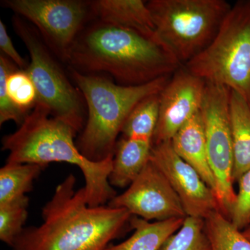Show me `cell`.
<instances>
[{"label":"cell","mask_w":250,"mask_h":250,"mask_svg":"<svg viewBox=\"0 0 250 250\" xmlns=\"http://www.w3.org/2000/svg\"><path fill=\"white\" fill-rule=\"evenodd\" d=\"M153 143L123 137L116 143L109 176L112 187L131 185L149 161Z\"/></svg>","instance_id":"cell-16"},{"label":"cell","mask_w":250,"mask_h":250,"mask_svg":"<svg viewBox=\"0 0 250 250\" xmlns=\"http://www.w3.org/2000/svg\"><path fill=\"white\" fill-rule=\"evenodd\" d=\"M45 168L38 164L6 162L0 169V205L25 196Z\"/></svg>","instance_id":"cell-19"},{"label":"cell","mask_w":250,"mask_h":250,"mask_svg":"<svg viewBox=\"0 0 250 250\" xmlns=\"http://www.w3.org/2000/svg\"><path fill=\"white\" fill-rule=\"evenodd\" d=\"M184 67L207 83L237 92L250 104V0L231 6L210 45Z\"/></svg>","instance_id":"cell-6"},{"label":"cell","mask_w":250,"mask_h":250,"mask_svg":"<svg viewBox=\"0 0 250 250\" xmlns=\"http://www.w3.org/2000/svg\"><path fill=\"white\" fill-rule=\"evenodd\" d=\"M185 218L150 221L132 215L129 225L134 233L119 244L111 243L105 250H159L171 236L182 228Z\"/></svg>","instance_id":"cell-17"},{"label":"cell","mask_w":250,"mask_h":250,"mask_svg":"<svg viewBox=\"0 0 250 250\" xmlns=\"http://www.w3.org/2000/svg\"><path fill=\"white\" fill-rule=\"evenodd\" d=\"M0 49L1 54L9 59L18 68L26 70L28 65L27 62L15 48L2 21H0Z\"/></svg>","instance_id":"cell-25"},{"label":"cell","mask_w":250,"mask_h":250,"mask_svg":"<svg viewBox=\"0 0 250 250\" xmlns=\"http://www.w3.org/2000/svg\"><path fill=\"white\" fill-rule=\"evenodd\" d=\"M207 82L179 67L161 92L159 116L153 145L172 141L174 135L200 111Z\"/></svg>","instance_id":"cell-12"},{"label":"cell","mask_w":250,"mask_h":250,"mask_svg":"<svg viewBox=\"0 0 250 250\" xmlns=\"http://www.w3.org/2000/svg\"><path fill=\"white\" fill-rule=\"evenodd\" d=\"M2 3L37 28L49 48L64 62L93 16L90 1L80 0H6Z\"/></svg>","instance_id":"cell-9"},{"label":"cell","mask_w":250,"mask_h":250,"mask_svg":"<svg viewBox=\"0 0 250 250\" xmlns=\"http://www.w3.org/2000/svg\"><path fill=\"white\" fill-rule=\"evenodd\" d=\"M171 143L177 154L200 174L204 182L214 192L215 179L208 163L200 111L179 130Z\"/></svg>","instance_id":"cell-15"},{"label":"cell","mask_w":250,"mask_h":250,"mask_svg":"<svg viewBox=\"0 0 250 250\" xmlns=\"http://www.w3.org/2000/svg\"><path fill=\"white\" fill-rule=\"evenodd\" d=\"M229 111L234 156L233 179L235 182L250 169V104L241 95L231 90Z\"/></svg>","instance_id":"cell-18"},{"label":"cell","mask_w":250,"mask_h":250,"mask_svg":"<svg viewBox=\"0 0 250 250\" xmlns=\"http://www.w3.org/2000/svg\"><path fill=\"white\" fill-rule=\"evenodd\" d=\"M238 191L229 220L243 231L250 225V169L238 179Z\"/></svg>","instance_id":"cell-24"},{"label":"cell","mask_w":250,"mask_h":250,"mask_svg":"<svg viewBox=\"0 0 250 250\" xmlns=\"http://www.w3.org/2000/svg\"><path fill=\"white\" fill-rule=\"evenodd\" d=\"M29 202L25 195L0 205V240L10 247L24 229Z\"/></svg>","instance_id":"cell-23"},{"label":"cell","mask_w":250,"mask_h":250,"mask_svg":"<svg viewBox=\"0 0 250 250\" xmlns=\"http://www.w3.org/2000/svg\"><path fill=\"white\" fill-rule=\"evenodd\" d=\"M242 232H243V235H244V236L250 241V225L246 229H245L244 230H243Z\"/></svg>","instance_id":"cell-26"},{"label":"cell","mask_w":250,"mask_h":250,"mask_svg":"<svg viewBox=\"0 0 250 250\" xmlns=\"http://www.w3.org/2000/svg\"><path fill=\"white\" fill-rule=\"evenodd\" d=\"M37 103V92L26 70L0 55V125L14 121L21 126Z\"/></svg>","instance_id":"cell-13"},{"label":"cell","mask_w":250,"mask_h":250,"mask_svg":"<svg viewBox=\"0 0 250 250\" xmlns=\"http://www.w3.org/2000/svg\"><path fill=\"white\" fill-rule=\"evenodd\" d=\"M68 176L42 207V223L24 228L12 250H105L124 234L132 215L123 208L88 205L85 188Z\"/></svg>","instance_id":"cell-1"},{"label":"cell","mask_w":250,"mask_h":250,"mask_svg":"<svg viewBox=\"0 0 250 250\" xmlns=\"http://www.w3.org/2000/svg\"><path fill=\"white\" fill-rule=\"evenodd\" d=\"M211 250H250V241L218 210L205 219Z\"/></svg>","instance_id":"cell-21"},{"label":"cell","mask_w":250,"mask_h":250,"mask_svg":"<svg viewBox=\"0 0 250 250\" xmlns=\"http://www.w3.org/2000/svg\"><path fill=\"white\" fill-rule=\"evenodd\" d=\"M77 134L72 126L51 116L45 106L36 104L19 129L3 138L2 150L9 153L6 162L44 167L52 162L77 166L84 177L88 206L105 205L116 196L109 183L113 156L99 162L88 160L77 147Z\"/></svg>","instance_id":"cell-3"},{"label":"cell","mask_w":250,"mask_h":250,"mask_svg":"<svg viewBox=\"0 0 250 250\" xmlns=\"http://www.w3.org/2000/svg\"><path fill=\"white\" fill-rule=\"evenodd\" d=\"M159 95L147 97L135 106L122 129L123 137L152 143L159 121Z\"/></svg>","instance_id":"cell-20"},{"label":"cell","mask_w":250,"mask_h":250,"mask_svg":"<svg viewBox=\"0 0 250 250\" xmlns=\"http://www.w3.org/2000/svg\"><path fill=\"white\" fill-rule=\"evenodd\" d=\"M159 250H211L205 231V220L187 217L182 228Z\"/></svg>","instance_id":"cell-22"},{"label":"cell","mask_w":250,"mask_h":250,"mask_svg":"<svg viewBox=\"0 0 250 250\" xmlns=\"http://www.w3.org/2000/svg\"><path fill=\"white\" fill-rule=\"evenodd\" d=\"M230 90L224 85L207 83L201 112L207 155L214 177V193L219 210L229 219L236 199L233 188L234 156L230 123Z\"/></svg>","instance_id":"cell-8"},{"label":"cell","mask_w":250,"mask_h":250,"mask_svg":"<svg viewBox=\"0 0 250 250\" xmlns=\"http://www.w3.org/2000/svg\"><path fill=\"white\" fill-rule=\"evenodd\" d=\"M69 70L88 107L77 147L95 162L113 157L117 138L135 106L145 98L160 93L170 79L166 76L145 84L124 85L95 74L82 73L70 67Z\"/></svg>","instance_id":"cell-4"},{"label":"cell","mask_w":250,"mask_h":250,"mask_svg":"<svg viewBox=\"0 0 250 250\" xmlns=\"http://www.w3.org/2000/svg\"><path fill=\"white\" fill-rule=\"evenodd\" d=\"M147 4L157 41L180 64L210 45L231 7L225 0H151Z\"/></svg>","instance_id":"cell-5"},{"label":"cell","mask_w":250,"mask_h":250,"mask_svg":"<svg viewBox=\"0 0 250 250\" xmlns=\"http://www.w3.org/2000/svg\"><path fill=\"white\" fill-rule=\"evenodd\" d=\"M65 62L82 73L108 74L124 85L145 84L170 76L181 67L154 39L99 21L80 33Z\"/></svg>","instance_id":"cell-2"},{"label":"cell","mask_w":250,"mask_h":250,"mask_svg":"<svg viewBox=\"0 0 250 250\" xmlns=\"http://www.w3.org/2000/svg\"><path fill=\"white\" fill-rule=\"evenodd\" d=\"M107 205L125 208L131 215L147 221L187 217L170 182L150 161L129 188Z\"/></svg>","instance_id":"cell-10"},{"label":"cell","mask_w":250,"mask_h":250,"mask_svg":"<svg viewBox=\"0 0 250 250\" xmlns=\"http://www.w3.org/2000/svg\"><path fill=\"white\" fill-rule=\"evenodd\" d=\"M90 6L92 16L97 21L131 29L159 42L147 1L95 0L90 1Z\"/></svg>","instance_id":"cell-14"},{"label":"cell","mask_w":250,"mask_h":250,"mask_svg":"<svg viewBox=\"0 0 250 250\" xmlns=\"http://www.w3.org/2000/svg\"><path fill=\"white\" fill-rule=\"evenodd\" d=\"M149 161L170 182L187 217L205 220L213 212L220 211L214 192L200 174L177 154L171 141L153 145Z\"/></svg>","instance_id":"cell-11"},{"label":"cell","mask_w":250,"mask_h":250,"mask_svg":"<svg viewBox=\"0 0 250 250\" xmlns=\"http://www.w3.org/2000/svg\"><path fill=\"white\" fill-rule=\"evenodd\" d=\"M12 23L30 57L25 70L35 85L36 104L45 106L51 116L80 133L85 125L82 93L70 83L36 28L18 15L13 18Z\"/></svg>","instance_id":"cell-7"}]
</instances>
